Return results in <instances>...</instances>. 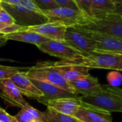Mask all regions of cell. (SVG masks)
Segmentation results:
<instances>
[{"label": "cell", "mask_w": 122, "mask_h": 122, "mask_svg": "<svg viewBox=\"0 0 122 122\" xmlns=\"http://www.w3.org/2000/svg\"><path fill=\"white\" fill-rule=\"evenodd\" d=\"M82 106L89 107L102 111L122 112V88L101 85L96 92L80 96Z\"/></svg>", "instance_id": "1"}, {"label": "cell", "mask_w": 122, "mask_h": 122, "mask_svg": "<svg viewBox=\"0 0 122 122\" xmlns=\"http://www.w3.org/2000/svg\"><path fill=\"white\" fill-rule=\"evenodd\" d=\"M71 27L122 39V15L111 12L93 17L85 16L78 25Z\"/></svg>", "instance_id": "2"}, {"label": "cell", "mask_w": 122, "mask_h": 122, "mask_svg": "<svg viewBox=\"0 0 122 122\" xmlns=\"http://www.w3.org/2000/svg\"><path fill=\"white\" fill-rule=\"evenodd\" d=\"M3 9L14 19L15 24L29 27L48 22V19L32 0H22L16 5L2 3Z\"/></svg>", "instance_id": "3"}, {"label": "cell", "mask_w": 122, "mask_h": 122, "mask_svg": "<svg viewBox=\"0 0 122 122\" xmlns=\"http://www.w3.org/2000/svg\"><path fill=\"white\" fill-rule=\"evenodd\" d=\"M26 73L32 80L47 82L75 94L70 83L55 68L52 61H39L34 66L29 68Z\"/></svg>", "instance_id": "4"}, {"label": "cell", "mask_w": 122, "mask_h": 122, "mask_svg": "<svg viewBox=\"0 0 122 122\" xmlns=\"http://www.w3.org/2000/svg\"><path fill=\"white\" fill-rule=\"evenodd\" d=\"M89 69H104L122 71V55L95 50L86 57L73 60Z\"/></svg>", "instance_id": "5"}, {"label": "cell", "mask_w": 122, "mask_h": 122, "mask_svg": "<svg viewBox=\"0 0 122 122\" xmlns=\"http://www.w3.org/2000/svg\"><path fill=\"white\" fill-rule=\"evenodd\" d=\"M63 42L83 57L89 55L96 50L93 41L75 27H67Z\"/></svg>", "instance_id": "6"}, {"label": "cell", "mask_w": 122, "mask_h": 122, "mask_svg": "<svg viewBox=\"0 0 122 122\" xmlns=\"http://www.w3.org/2000/svg\"><path fill=\"white\" fill-rule=\"evenodd\" d=\"M43 13L48 19V22L59 24L66 27H71L78 25L85 17L80 11L64 7H57L43 12Z\"/></svg>", "instance_id": "7"}, {"label": "cell", "mask_w": 122, "mask_h": 122, "mask_svg": "<svg viewBox=\"0 0 122 122\" xmlns=\"http://www.w3.org/2000/svg\"><path fill=\"white\" fill-rule=\"evenodd\" d=\"M80 30L93 41L96 46V50L122 55V39L101 33L83 30Z\"/></svg>", "instance_id": "8"}, {"label": "cell", "mask_w": 122, "mask_h": 122, "mask_svg": "<svg viewBox=\"0 0 122 122\" xmlns=\"http://www.w3.org/2000/svg\"><path fill=\"white\" fill-rule=\"evenodd\" d=\"M42 52L60 58L61 60H75L82 57L63 41L48 40L37 47Z\"/></svg>", "instance_id": "9"}, {"label": "cell", "mask_w": 122, "mask_h": 122, "mask_svg": "<svg viewBox=\"0 0 122 122\" xmlns=\"http://www.w3.org/2000/svg\"><path fill=\"white\" fill-rule=\"evenodd\" d=\"M55 68L68 83L89 75L90 69L79 65L73 60H60L53 62Z\"/></svg>", "instance_id": "10"}, {"label": "cell", "mask_w": 122, "mask_h": 122, "mask_svg": "<svg viewBox=\"0 0 122 122\" xmlns=\"http://www.w3.org/2000/svg\"><path fill=\"white\" fill-rule=\"evenodd\" d=\"M0 97L8 106L22 108L29 104L10 78L0 81Z\"/></svg>", "instance_id": "11"}, {"label": "cell", "mask_w": 122, "mask_h": 122, "mask_svg": "<svg viewBox=\"0 0 122 122\" xmlns=\"http://www.w3.org/2000/svg\"><path fill=\"white\" fill-rule=\"evenodd\" d=\"M31 81H32L34 85L42 93V97L40 98L37 101L43 105H46V103L48 101L55 99L63 98H75L78 96L62 88H60L57 86H55L53 84L47 82L32 80V79Z\"/></svg>", "instance_id": "12"}, {"label": "cell", "mask_w": 122, "mask_h": 122, "mask_svg": "<svg viewBox=\"0 0 122 122\" xmlns=\"http://www.w3.org/2000/svg\"><path fill=\"white\" fill-rule=\"evenodd\" d=\"M26 71L15 73L10 79L19 89L22 96L38 101L42 97L41 91L34 85L31 79L27 76Z\"/></svg>", "instance_id": "13"}, {"label": "cell", "mask_w": 122, "mask_h": 122, "mask_svg": "<svg viewBox=\"0 0 122 122\" xmlns=\"http://www.w3.org/2000/svg\"><path fill=\"white\" fill-rule=\"evenodd\" d=\"M45 106H47V109L73 116L82 106V103L80 96H78L52 100L48 101Z\"/></svg>", "instance_id": "14"}, {"label": "cell", "mask_w": 122, "mask_h": 122, "mask_svg": "<svg viewBox=\"0 0 122 122\" xmlns=\"http://www.w3.org/2000/svg\"><path fill=\"white\" fill-rule=\"evenodd\" d=\"M67 27L56 23L47 22L45 24L29 27L26 30L36 32L50 40L63 41Z\"/></svg>", "instance_id": "15"}, {"label": "cell", "mask_w": 122, "mask_h": 122, "mask_svg": "<svg viewBox=\"0 0 122 122\" xmlns=\"http://www.w3.org/2000/svg\"><path fill=\"white\" fill-rule=\"evenodd\" d=\"M69 83L73 93L77 96L81 94V96L90 95L97 91L101 86L98 79L90 74Z\"/></svg>", "instance_id": "16"}, {"label": "cell", "mask_w": 122, "mask_h": 122, "mask_svg": "<svg viewBox=\"0 0 122 122\" xmlns=\"http://www.w3.org/2000/svg\"><path fill=\"white\" fill-rule=\"evenodd\" d=\"M73 116L83 122H112L111 113L89 107L81 106Z\"/></svg>", "instance_id": "17"}, {"label": "cell", "mask_w": 122, "mask_h": 122, "mask_svg": "<svg viewBox=\"0 0 122 122\" xmlns=\"http://www.w3.org/2000/svg\"><path fill=\"white\" fill-rule=\"evenodd\" d=\"M5 37L7 40H15L19 42H27L32 44L38 47L40 44L50 40L36 32H31L27 30H23L21 31H17L13 33L5 35Z\"/></svg>", "instance_id": "18"}, {"label": "cell", "mask_w": 122, "mask_h": 122, "mask_svg": "<svg viewBox=\"0 0 122 122\" xmlns=\"http://www.w3.org/2000/svg\"><path fill=\"white\" fill-rule=\"evenodd\" d=\"M18 122H45L43 112L35 108L29 104L21 108L15 116Z\"/></svg>", "instance_id": "19"}, {"label": "cell", "mask_w": 122, "mask_h": 122, "mask_svg": "<svg viewBox=\"0 0 122 122\" xmlns=\"http://www.w3.org/2000/svg\"><path fill=\"white\" fill-rule=\"evenodd\" d=\"M91 2L93 16L111 13L115 10V4L111 0H91Z\"/></svg>", "instance_id": "20"}, {"label": "cell", "mask_w": 122, "mask_h": 122, "mask_svg": "<svg viewBox=\"0 0 122 122\" xmlns=\"http://www.w3.org/2000/svg\"><path fill=\"white\" fill-rule=\"evenodd\" d=\"M45 122H81L76 117L57 113L49 109L43 112Z\"/></svg>", "instance_id": "21"}, {"label": "cell", "mask_w": 122, "mask_h": 122, "mask_svg": "<svg viewBox=\"0 0 122 122\" xmlns=\"http://www.w3.org/2000/svg\"><path fill=\"white\" fill-rule=\"evenodd\" d=\"M28 69L29 68L14 67L0 65V81L11 78L15 73L21 71H25V70L27 71Z\"/></svg>", "instance_id": "22"}, {"label": "cell", "mask_w": 122, "mask_h": 122, "mask_svg": "<svg viewBox=\"0 0 122 122\" xmlns=\"http://www.w3.org/2000/svg\"><path fill=\"white\" fill-rule=\"evenodd\" d=\"M78 10L86 17H93V8L91 0H75Z\"/></svg>", "instance_id": "23"}, {"label": "cell", "mask_w": 122, "mask_h": 122, "mask_svg": "<svg viewBox=\"0 0 122 122\" xmlns=\"http://www.w3.org/2000/svg\"><path fill=\"white\" fill-rule=\"evenodd\" d=\"M108 85L114 87H119L122 85V74L117 71H112L106 76Z\"/></svg>", "instance_id": "24"}, {"label": "cell", "mask_w": 122, "mask_h": 122, "mask_svg": "<svg viewBox=\"0 0 122 122\" xmlns=\"http://www.w3.org/2000/svg\"><path fill=\"white\" fill-rule=\"evenodd\" d=\"M32 1L42 12L51 10L58 7L54 0H32Z\"/></svg>", "instance_id": "25"}, {"label": "cell", "mask_w": 122, "mask_h": 122, "mask_svg": "<svg viewBox=\"0 0 122 122\" xmlns=\"http://www.w3.org/2000/svg\"><path fill=\"white\" fill-rule=\"evenodd\" d=\"M26 28L27 27H22V26L17 25L16 24L8 25H5V24L0 23V34H2V35H5L13 33V32H17V31L26 30Z\"/></svg>", "instance_id": "26"}, {"label": "cell", "mask_w": 122, "mask_h": 122, "mask_svg": "<svg viewBox=\"0 0 122 122\" xmlns=\"http://www.w3.org/2000/svg\"><path fill=\"white\" fill-rule=\"evenodd\" d=\"M54 2L58 7L69 8L73 10L79 11L75 0H54Z\"/></svg>", "instance_id": "27"}, {"label": "cell", "mask_w": 122, "mask_h": 122, "mask_svg": "<svg viewBox=\"0 0 122 122\" xmlns=\"http://www.w3.org/2000/svg\"><path fill=\"white\" fill-rule=\"evenodd\" d=\"M0 23L5 24V25H15V22L12 17L4 9H2L0 11Z\"/></svg>", "instance_id": "28"}, {"label": "cell", "mask_w": 122, "mask_h": 122, "mask_svg": "<svg viewBox=\"0 0 122 122\" xmlns=\"http://www.w3.org/2000/svg\"><path fill=\"white\" fill-rule=\"evenodd\" d=\"M15 116L9 114L4 108L0 107V122H13Z\"/></svg>", "instance_id": "29"}, {"label": "cell", "mask_w": 122, "mask_h": 122, "mask_svg": "<svg viewBox=\"0 0 122 122\" xmlns=\"http://www.w3.org/2000/svg\"><path fill=\"white\" fill-rule=\"evenodd\" d=\"M21 1L22 0H0V2L9 5H16L20 3Z\"/></svg>", "instance_id": "30"}, {"label": "cell", "mask_w": 122, "mask_h": 122, "mask_svg": "<svg viewBox=\"0 0 122 122\" xmlns=\"http://www.w3.org/2000/svg\"><path fill=\"white\" fill-rule=\"evenodd\" d=\"M113 13L119 14L122 15V2L115 5V10L113 11Z\"/></svg>", "instance_id": "31"}, {"label": "cell", "mask_w": 122, "mask_h": 122, "mask_svg": "<svg viewBox=\"0 0 122 122\" xmlns=\"http://www.w3.org/2000/svg\"><path fill=\"white\" fill-rule=\"evenodd\" d=\"M7 38L5 37V35L2 36H0V47H2L4 45H5L7 42Z\"/></svg>", "instance_id": "32"}, {"label": "cell", "mask_w": 122, "mask_h": 122, "mask_svg": "<svg viewBox=\"0 0 122 122\" xmlns=\"http://www.w3.org/2000/svg\"><path fill=\"white\" fill-rule=\"evenodd\" d=\"M111 1L113 3H114V4L116 5V4H118V3L121 2H122V0H111Z\"/></svg>", "instance_id": "33"}, {"label": "cell", "mask_w": 122, "mask_h": 122, "mask_svg": "<svg viewBox=\"0 0 122 122\" xmlns=\"http://www.w3.org/2000/svg\"><path fill=\"white\" fill-rule=\"evenodd\" d=\"M2 9H3V7H2V3L0 2V11H1Z\"/></svg>", "instance_id": "34"}, {"label": "cell", "mask_w": 122, "mask_h": 122, "mask_svg": "<svg viewBox=\"0 0 122 122\" xmlns=\"http://www.w3.org/2000/svg\"><path fill=\"white\" fill-rule=\"evenodd\" d=\"M13 122H18V121H17V120L15 118V120H14V121H13Z\"/></svg>", "instance_id": "35"}, {"label": "cell", "mask_w": 122, "mask_h": 122, "mask_svg": "<svg viewBox=\"0 0 122 122\" xmlns=\"http://www.w3.org/2000/svg\"><path fill=\"white\" fill-rule=\"evenodd\" d=\"M2 35H2V34H0V36H2Z\"/></svg>", "instance_id": "36"}, {"label": "cell", "mask_w": 122, "mask_h": 122, "mask_svg": "<svg viewBox=\"0 0 122 122\" xmlns=\"http://www.w3.org/2000/svg\"><path fill=\"white\" fill-rule=\"evenodd\" d=\"M81 121V122H83V121Z\"/></svg>", "instance_id": "37"}]
</instances>
